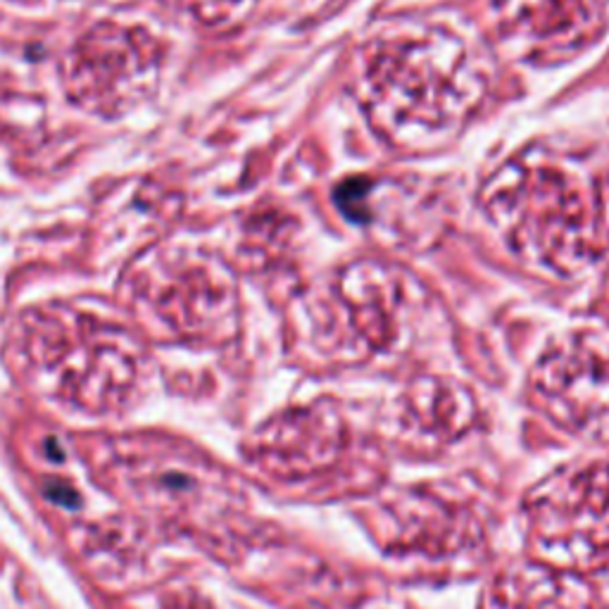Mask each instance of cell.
<instances>
[{"label": "cell", "mask_w": 609, "mask_h": 609, "mask_svg": "<svg viewBox=\"0 0 609 609\" xmlns=\"http://www.w3.org/2000/svg\"><path fill=\"white\" fill-rule=\"evenodd\" d=\"M490 87L483 56L446 27L383 31L360 53L355 96L386 141L431 150L452 141Z\"/></svg>", "instance_id": "cell-1"}, {"label": "cell", "mask_w": 609, "mask_h": 609, "mask_svg": "<svg viewBox=\"0 0 609 609\" xmlns=\"http://www.w3.org/2000/svg\"><path fill=\"white\" fill-rule=\"evenodd\" d=\"M481 206L519 260L569 279L609 250V174L555 148H527L496 169Z\"/></svg>", "instance_id": "cell-2"}, {"label": "cell", "mask_w": 609, "mask_h": 609, "mask_svg": "<svg viewBox=\"0 0 609 609\" xmlns=\"http://www.w3.org/2000/svg\"><path fill=\"white\" fill-rule=\"evenodd\" d=\"M531 560L579 573L609 571V460L571 465L540 481L523 505Z\"/></svg>", "instance_id": "cell-3"}, {"label": "cell", "mask_w": 609, "mask_h": 609, "mask_svg": "<svg viewBox=\"0 0 609 609\" xmlns=\"http://www.w3.org/2000/svg\"><path fill=\"white\" fill-rule=\"evenodd\" d=\"M375 531L391 557L429 567H471L486 550V523L473 505L431 486L381 505Z\"/></svg>", "instance_id": "cell-4"}, {"label": "cell", "mask_w": 609, "mask_h": 609, "mask_svg": "<svg viewBox=\"0 0 609 609\" xmlns=\"http://www.w3.org/2000/svg\"><path fill=\"white\" fill-rule=\"evenodd\" d=\"M531 400L567 433L609 443V329H581L550 346L533 367Z\"/></svg>", "instance_id": "cell-5"}, {"label": "cell", "mask_w": 609, "mask_h": 609, "mask_svg": "<svg viewBox=\"0 0 609 609\" xmlns=\"http://www.w3.org/2000/svg\"><path fill=\"white\" fill-rule=\"evenodd\" d=\"M352 352L375 355L400 348L431 315L433 298L412 274L396 264L360 260L338 277Z\"/></svg>", "instance_id": "cell-6"}, {"label": "cell", "mask_w": 609, "mask_h": 609, "mask_svg": "<svg viewBox=\"0 0 609 609\" xmlns=\"http://www.w3.org/2000/svg\"><path fill=\"white\" fill-rule=\"evenodd\" d=\"M264 462L283 481L329 483L358 455V441L343 410L317 400L281 417L264 438Z\"/></svg>", "instance_id": "cell-7"}, {"label": "cell", "mask_w": 609, "mask_h": 609, "mask_svg": "<svg viewBox=\"0 0 609 609\" xmlns=\"http://www.w3.org/2000/svg\"><path fill=\"white\" fill-rule=\"evenodd\" d=\"M609 0H490L498 39L523 58L565 56L605 29Z\"/></svg>", "instance_id": "cell-8"}, {"label": "cell", "mask_w": 609, "mask_h": 609, "mask_svg": "<svg viewBox=\"0 0 609 609\" xmlns=\"http://www.w3.org/2000/svg\"><path fill=\"white\" fill-rule=\"evenodd\" d=\"M479 609H602V602L586 577L527 560L488 581Z\"/></svg>", "instance_id": "cell-9"}, {"label": "cell", "mask_w": 609, "mask_h": 609, "mask_svg": "<svg viewBox=\"0 0 609 609\" xmlns=\"http://www.w3.org/2000/svg\"><path fill=\"white\" fill-rule=\"evenodd\" d=\"M477 419V402L450 379H419L398 405V427L421 446H446L465 436Z\"/></svg>", "instance_id": "cell-10"}, {"label": "cell", "mask_w": 609, "mask_h": 609, "mask_svg": "<svg viewBox=\"0 0 609 609\" xmlns=\"http://www.w3.org/2000/svg\"><path fill=\"white\" fill-rule=\"evenodd\" d=\"M46 496L50 498V500H56V502H60V505H67V507H74L77 502H79V493H77V490H72L70 486H64V483H53V486H48L46 488Z\"/></svg>", "instance_id": "cell-11"}]
</instances>
